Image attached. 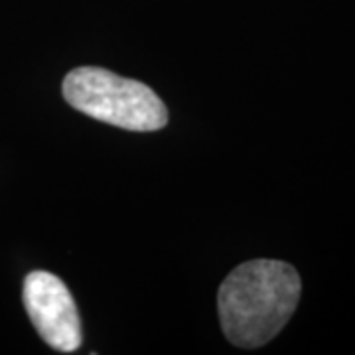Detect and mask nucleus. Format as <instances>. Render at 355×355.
<instances>
[{"mask_svg": "<svg viewBox=\"0 0 355 355\" xmlns=\"http://www.w3.org/2000/svg\"><path fill=\"white\" fill-rule=\"evenodd\" d=\"M300 294V275L288 263L272 259L243 263L219 286L221 328L237 347H261L288 324Z\"/></svg>", "mask_w": 355, "mask_h": 355, "instance_id": "1", "label": "nucleus"}, {"mask_svg": "<svg viewBox=\"0 0 355 355\" xmlns=\"http://www.w3.org/2000/svg\"><path fill=\"white\" fill-rule=\"evenodd\" d=\"M64 99L73 109L113 127L150 132L168 123V111L153 89L93 65L69 71L64 79Z\"/></svg>", "mask_w": 355, "mask_h": 355, "instance_id": "2", "label": "nucleus"}, {"mask_svg": "<svg viewBox=\"0 0 355 355\" xmlns=\"http://www.w3.org/2000/svg\"><path fill=\"white\" fill-rule=\"evenodd\" d=\"M24 306L42 340L55 352L73 354L83 342L81 318L64 280L34 270L24 280Z\"/></svg>", "mask_w": 355, "mask_h": 355, "instance_id": "3", "label": "nucleus"}]
</instances>
